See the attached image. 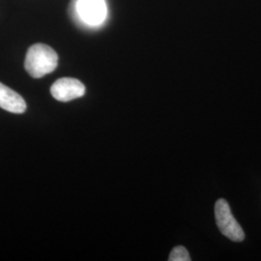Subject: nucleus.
I'll return each instance as SVG.
<instances>
[{
	"label": "nucleus",
	"mask_w": 261,
	"mask_h": 261,
	"mask_svg": "<svg viewBox=\"0 0 261 261\" xmlns=\"http://www.w3.org/2000/svg\"><path fill=\"white\" fill-rule=\"evenodd\" d=\"M58 64V56L45 44H35L29 47L25 56L24 68L34 79H40L54 72Z\"/></svg>",
	"instance_id": "obj_1"
},
{
	"label": "nucleus",
	"mask_w": 261,
	"mask_h": 261,
	"mask_svg": "<svg viewBox=\"0 0 261 261\" xmlns=\"http://www.w3.org/2000/svg\"><path fill=\"white\" fill-rule=\"evenodd\" d=\"M216 223L221 233L233 242H242L245 233L242 227L234 218L227 201L221 198L215 204Z\"/></svg>",
	"instance_id": "obj_2"
},
{
	"label": "nucleus",
	"mask_w": 261,
	"mask_h": 261,
	"mask_svg": "<svg viewBox=\"0 0 261 261\" xmlns=\"http://www.w3.org/2000/svg\"><path fill=\"white\" fill-rule=\"evenodd\" d=\"M76 12L84 23L97 27L105 21L108 10L105 0H77Z\"/></svg>",
	"instance_id": "obj_3"
},
{
	"label": "nucleus",
	"mask_w": 261,
	"mask_h": 261,
	"mask_svg": "<svg viewBox=\"0 0 261 261\" xmlns=\"http://www.w3.org/2000/svg\"><path fill=\"white\" fill-rule=\"evenodd\" d=\"M50 93L59 102H70L84 96L85 86L76 79L62 77L51 85Z\"/></svg>",
	"instance_id": "obj_4"
},
{
	"label": "nucleus",
	"mask_w": 261,
	"mask_h": 261,
	"mask_svg": "<svg viewBox=\"0 0 261 261\" xmlns=\"http://www.w3.org/2000/svg\"><path fill=\"white\" fill-rule=\"evenodd\" d=\"M0 108L12 113H23L27 103L19 93L0 83Z\"/></svg>",
	"instance_id": "obj_5"
},
{
	"label": "nucleus",
	"mask_w": 261,
	"mask_h": 261,
	"mask_svg": "<svg viewBox=\"0 0 261 261\" xmlns=\"http://www.w3.org/2000/svg\"><path fill=\"white\" fill-rule=\"evenodd\" d=\"M168 260L190 261L191 260V257H190V254L187 251L186 248H184L182 246H177L170 252Z\"/></svg>",
	"instance_id": "obj_6"
}]
</instances>
